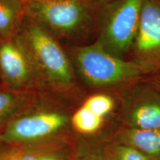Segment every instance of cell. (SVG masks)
I'll use <instances>...</instances> for the list:
<instances>
[{"label":"cell","mask_w":160,"mask_h":160,"mask_svg":"<svg viewBox=\"0 0 160 160\" xmlns=\"http://www.w3.org/2000/svg\"><path fill=\"white\" fill-rule=\"evenodd\" d=\"M91 160H102L101 159H98V158H94V159H92Z\"/></svg>","instance_id":"cell-20"},{"label":"cell","mask_w":160,"mask_h":160,"mask_svg":"<svg viewBox=\"0 0 160 160\" xmlns=\"http://www.w3.org/2000/svg\"><path fill=\"white\" fill-rule=\"evenodd\" d=\"M14 37L27 52L37 76L51 85H71V63L57 38L26 17Z\"/></svg>","instance_id":"cell-3"},{"label":"cell","mask_w":160,"mask_h":160,"mask_svg":"<svg viewBox=\"0 0 160 160\" xmlns=\"http://www.w3.org/2000/svg\"><path fill=\"white\" fill-rule=\"evenodd\" d=\"M108 160H157L131 146L118 143L110 149Z\"/></svg>","instance_id":"cell-14"},{"label":"cell","mask_w":160,"mask_h":160,"mask_svg":"<svg viewBox=\"0 0 160 160\" xmlns=\"http://www.w3.org/2000/svg\"><path fill=\"white\" fill-rule=\"evenodd\" d=\"M125 121L128 128H160V93L145 79L127 88Z\"/></svg>","instance_id":"cell-6"},{"label":"cell","mask_w":160,"mask_h":160,"mask_svg":"<svg viewBox=\"0 0 160 160\" xmlns=\"http://www.w3.org/2000/svg\"><path fill=\"white\" fill-rule=\"evenodd\" d=\"M25 17L24 0H0V40L13 37Z\"/></svg>","instance_id":"cell-10"},{"label":"cell","mask_w":160,"mask_h":160,"mask_svg":"<svg viewBox=\"0 0 160 160\" xmlns=\"http://www.w3.org/2000/svg\"><path fill=\"white\" fill-rule=\"evenodd\" d=\"M25 97L14 90H0V128L17 111Z\"/></svg>","instance_id":"cell-12"},{"label":"cell","mask_w":160,"mask_h":160,"mask_svg":"<svg viewBox=\"0 0 160 160\" xmlns=\"http://www.w3.org/2000/svg\"><path fill=\"white\" fill-rule=\"evenodd\" d=\"M21 153L18 151H11L6 153L5 160H20Z\"/></svg>","instance_id":"cell-17"},{"label":"cell","mask_w":160,"mask_h":160,"mask_svg":"<svg viewBox=\"0 0 160 160\" xmlns=\"http://www.w3.org/2000/svg\"><path fill=\"white\" fill-rule=\"evenodd\" d=\"M109 1H111V0H97V2L99 3L101 6H102L104 4H105L106 2H108Z\"/></svg>","instance_id":"cell-18"},{"label":"cell","mask_w":160,"mask_h":160,"mask_svg":"<svg viewBox=\"0 0 160 160\" xmlns=\"http://www.w3.org/2000/svg\"><path fill=\"white\" fill-rule=\"evenodd\" d=\"M129 55L148 77L160 71V0H143L139 28Z\"/></svg>","instance_id":"cell-5"},{"label":"cell","mask_w":160,"mask_h":160,"mask_svg":"<svg viewBox=\"0 0 160 160\" xmlns=\"http://www.w3.org/2000/svg\"><path fill=\"white\" fill-rule=\"evenodd\" d=\"M71 54L84 80L94 87L128 88L148 77L135 62L110 53L97 42L74 48Z\"/></svg>","instance_id":"cell-2"},{"label":"cell","mask_w":160,"mask_h":160,"mask_svg":"<svg viewBox=\"0 0 160 160\" xmlns=\"http://www.w3.org/2000/svg\"><path fill=\"white\" fill-rule=\"evenodd\" d=\"M20 160H60L57 157L51 154H25L22 155L20 157Z\"/></svg>","instance_id":"cell-15"},{"label":"cell","mask_w":160,"mask_h":160,"mask_svg":"<svg viewBox=\"0 0 160 160\" xmlns=\"http://www.w3.org/2000/svg\"><path fill=\"white\" fill-rule=\"evenodd\" d=\"M102 122V117L93 113L84 105L72 118V123L76 130L83 133H95L101 128Z\"/></svg>","instance_id":"cell-11"},{"label":"cell","mask_w":160,"mask_h":160,"mask_svg":"<svg viewBox=\"0 0 160 160\" xmlns=\"http://www.w3.org/2000/svg\"><path fill=\"white\" fill-rule=\"evenodd\" d=\"M3 153V152L1 151V142H0V153Z\"/></svg>","instance_id":"cell-21"},{"label":"cell","mask_w":160,"mask_h":160,"mask_svg":"<svg viewBox=\"0 0 160 160\" xmlns=\"http://www.w3.org/2000/svg\"><path fill=\"white\" fill-rule=\"evenodd\" d=\"M97 0H25V17L56 38H73L96 26Z\"/></svg>","instance_id":"cell-1"},{"label":"cell","mask_w":160,"mask_h":160,"mask_svg":"<svg viewBox=\"0 0 160 160\" xmlns=\"http://www.w3.org/2000/svg\"><path fill=\"white\" fill-rule=\"evenodd\" d=\"M145 80L160 93V71L148 76L145 78Z\"/></svg>","instance_id":"cell-16"},{"label":"cell","mask_w":160,"mask_h":160,"mask_svg":"<svg viewBox=\"0 0 160 160\" xmlns=\"http://www.w3.org/2000/svg\"><path fill=\"white\" fill-rule=\"evenodd\" d=\"M143 0H111L102 6L95 28L97 42L106 51L125 58L139 28Z\"/></svg>","instance_id":"cell-4"},{"label":"cell","mask_w":160,"mask_h":160,"mask_svg":"<svg viewBox=\"0 0 160 160\" xmlns=\"http://www.w3.org/2000/svg\"><path fill=\"white\" fill-rule=\"evenodd\" d=\"M114 99L107 93H97L89 98L84 103V106L93 113L104 118L111 113L114 108Z\"/></svg>","instance_id":"cell-13"},{"label":"cell","mask_w":160,"mask_h":160,"mask_svg":"<svg viewBox=\"0 0 160 160\" xmlns=\"http://www.w3.org/2000/svg\"><path fill=\"white\" fill-rule=\"evenodd\" d=\"M0 76L14 91L31 86L37 77L27 52L14 36L0 40Z\"/></svg>","instance_id":"cell-7"},{"label":"cell","mask_w":160,"mask_h":160,"mask_svg":"<svg viewBox=\"0 0 160 160\" xmlns=\"http://www.w3.org/2000/svg\"><path fill=\"white\" fill-rule=\"evenodd\" d=\"M5 152H3V153H0V160H5Z\"/></svg>","instance_id":"cell-19"},{"label":"cell","mask_w":160,"mask_h":160,"mask_svg":"<svg viewBox=\"0 0 160 160\" xmlns=\"http://www.w3.org/2000/svg\"><path fill=\"white\" fill-rule=\"evenodd\" d=\"M24 1H25V0H24Z\"/></svg>","instance_id":"cell-22"},{"label":"cell","mask_w":160,"mask_h":160,"mask_svg":"<svg viewBox=\"0 0 160 160\" xmlns=\"http://www.w3.org/2000/svg\"><path fill=\"white\" fill-rule=\"evenodd\" d=\"M119 143L134 148L142 153L160 160V128H127L117 135Z\"/></svg>","instance_id":"cell-9"},{"label":"cell","mask_w":160,"mask_h":160,"mask_svg":"<svg viewBox=\"0 0 160 160\" xmlns=\"http://www.w3.org/2000/svg\"><path fill=\"white\" fill-rule=\"evenodd\" d=\"M66 118L57 113H42L13 121L0 132V142L30 141L46 137L65 125Z\"/></svg>","instance_id":"cell-8"}]
</instances>
